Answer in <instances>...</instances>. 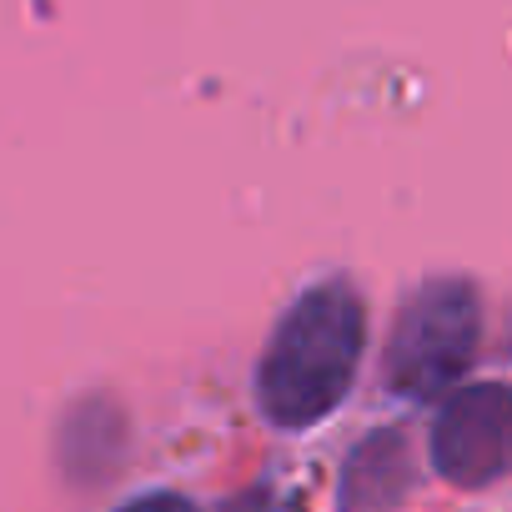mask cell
<instances>
[{
    "label": "cell",
    "mask_w": 512,
    "mask_h": 512,
    "mask_svg": "<svg viewBox=\"0 0 512 512\" xmlns=\"http://www.w3.org/2000/svg\"><path fill=\"white\" fill-rule=\"evenodd\" d=\"M226 512H292V502L277 497V492H246V497H236Z\"/></svg>",
    "instance_id": "cell-5"
},
{
    "label": "cell",
    "mask_w": 512,
    "mask_h": 512,
    "mask_svg": "<svg viewBox=\"0 0 512 512\" xmlns=\"http://www.w3.org/2000/svg\"><path fill=\"white\" fill-rule=\"evenodd\" d=\"M367 342V312L347 287L307 292L267 342L256 397L277 427L322 422L352 387L357 357Z\"/></svg>",
    "instance_id": "cell-1"
},
{
    "label": "cell",
    "mask_w": 512,
    "mask_h": 512,
    "mask_svg": "<svg viewBox=\"0 0 512 512\" xmlns=\"http://www.w3.org/2000/svg\"><path fill=\"white\" fill-rule=\"evenodd\" d=\"M432 462L447 482L482 487L507 467V387L477 382L447 397L432 427Z\"/></svg>",
    "instance_id": "cell-3"
},
{
    "label": "cell",
    "mask_w": 512,
    "mask_h": 512,
    "mask_svg": "<svg viewBox=\"0 0 512 512\" xmlns=\"http://www.w3.org/2000/svg\"><path fill=\"white\" fill-rule=\"evenodd\" d=\"M477 292L467 282H432L422 287L392 332L387 382L402 397H437L447 392L477 352Z\"/></svg>",
    "instance_id": "cell-2"
},
{
    "label": "cell",
    "mask_w": 512,
    "mask_h": 512,
    "mask_svg": "<svg viewBox=\"0 0 512 512\" xmlns=\"http://www.w3.org/2000/svg\"><path fill=\"white\" fill-rule=\"evenodd\" d=\"M121 512H196L186 497H176V492H151V497H136V502H126Z\"/></svg>",
    "instance_id": "cell-4"
}]
</instances>
